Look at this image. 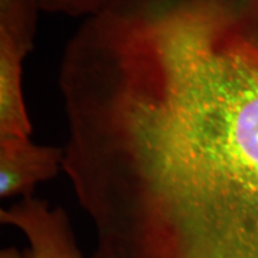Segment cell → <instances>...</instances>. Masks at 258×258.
<instances>
[{
	"label": "cell",
	"instance_id": "cell-1",
	"mask_svg": "<svg viewBox=\"0 0 258 258\" xmlns=\"http://www.w3.org/2000/svg\"><path fill=\"white\" fill-rule=\"evenodd\" d=\"M76 133L120 258H258V0H117Z\"/></svg>",
	"mask_w": 258,
	"mask_h": 258
},
{
	"label": "cell",
	"instance_id": "cell-2",
	"mask_svg": "<svg viewBox=\"0 0 258 258\" xmlns=\"http://www.w3.org/2000/svg\"><path fill=\"white\" fill-rule=\"evenodd\" d=\"M0 222L24 235L22 258H85L66 211L35 196L2 208Z\"/></svg>",
	"mask_w": 258,
	"mask_h": 258
},
{
	"label": "cell",
	"instance_id": "cell-3",
	"mask_svg": "<svg viewBox=\"0 0 258 258\" xmlns=\"http://www.w3.org/2000/svg\"><path fill=\"white\" fill-rule=\"evenodd\" d=\"M63 147L36 145L29 137H0V198H30L37 184L62 170Z\"/></svg>",
	"mask_w": 258,
	"mask_h": 258
},
{
	"label": "cell",
	"instance_id": "cell-4",
	"mask_svg": "<svg viewBox=\"0 0 258 258\" xmlns=\"http://www.w3.org/2000/svg\"><path fill=\"white\" fill-rule=\"evenodd\" d=\"M27 56L0 32V137H30L31 124L22 91V66Z\"/></svg>",
	"mask_w": 258,
	"mask_h": 258
},
{
	"label": "cell",
	"instance_id": "cell-5",
	"mask_svg": "<svg viewBox=\"0 0 258 258\" xmlns=\"http://www.w3.org/2000/svg\"><path fill=\"white\" fill-rule=\"evenodd\" d=\"M38 11L37 0H0V32L25 55L34 49Z\"/></svg>",
	"mask_w": 258,
	"mask_h": 258
},
{
	"label": "cell",
	"instance_id": "cell-6",
	"mask_svg": "<svg viewBox=\"0 0 258 258\" xmlns=\"http://www.w3.org/2000/svg\"><path fill=\"white\" fill-rule=\"evenodd\" d=\"M41 11L70 17L91 18L102 14L114 0H37Z\"/></svg>",
	"mask_w": 258,
	"mask_h": 258
},
{
	"label": "cell",
	"instance_id": "cell-7",
	"mask_svg": "<svg viewBox=\"0 0 258 258\" xmlns=\"http://www.w3.org/2000/svg\"><path fill=\"white\" fill-rule=\"evenodd\" d=\"M0 258H22V251L15 246L4 247L0 251Z\"/></svg>",
	"mask_w": 258,
	"mask_h": 258
}]
</instances>
